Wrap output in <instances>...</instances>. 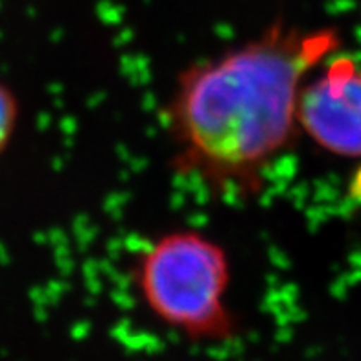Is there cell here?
Returning <instances> with one entry per match:
<instances>
[{
	"label": "cell",
	"instance_id": "obj_1",
	"mask_svg": "<svg viewBox=\"0 0 361 361\" xmlns=\"http://www.w3.org/2000/svg\"><path fill=\"white\" fill-rule=\"evenodd\" d=\"M334 28L271 24L260 35L179 72L164 105L171 168L210 192L257 197L295 142L305 78L339 48Z\"/></svg>",
	"mask_w": 361,
	"mask_h": 361
},
{
	"label": "cell",
	"instance_id": "obj_2",
	"mask_svg": "<svg viewBox=\"0 0 361 361\" xmlns=\"http://www.w3.org/2000/svg\"><path fill=\"white\" fill-rule=\"evenodd\" d=\"M133 279L146 308L185 338L221 343L236 336L227 305L231 260L221 243L200 231L155 238L138 252Z\"/></svg>",
	"mask_w": 361,
	"mask_h": 361
},
{
	"label": "cell",
	"instance_id": "obj_3",
	"mask_svg": "<svg viewBox=\"0 0 361 361\" xmlns=\"http://www.w3.org/2000/svg\"><path fill=\"white\" fill-rule=\"evenodd\" d=\"M297 124L324 152L361 159V67L352 57H336L323 74L302 85Z\"/></svg>",
	"mask_w": 361,
	"mask_h": 361
},
{
	"label": "cell",
	"instance_id": "obj_4",
	"mask_svg": "<svg viewBox=\"0 0 361 361\" xmlns=\"http://www.w3.org/2000/svg\"><path fill=\"white\" fill-rule=\"evenodd\" d=\"M19 100L13 90L0 81V155L8 149L19 124Z\"/></svg>",
	"mask_w": 361,
	"mask_h": 361
}]
</instances>
